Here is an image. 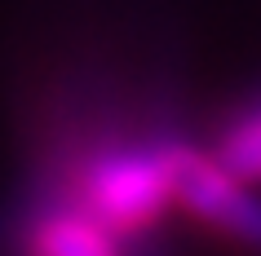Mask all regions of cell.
Instances as JSON below:
<instances>
[{"instance_id": "obj_1", "label": "cell", "mask_w": 261, "mask_h": 256, "mask_svg": "<svg viewBox=\"0 0 261 256\" xmlns=\"http://www.w3.org/2000/svg\"><path fill=\"white\" fill-rule=\"evenodd\" d=\"M186 141L168 133L102 137L54 163V186L111 225L120 239H142L177 208V168Z\"/></svg>"}, {"instance_id": "obj_2", "label": "cell", "mask_w": 261, "mask_h": 256, "mask_svg": "<svg viewBox=\"0 0 261 256\" xmlns=\"http://www.w3.org/2000/svg\"><path fill=\"white\" fill-rule=\"evenodd\" d=\"M177 208L213 234L261 256V194L244 177H234L213 150H199L191 141L177 168Z\"/></svg>"}, {"instance_id": "obj_3", "label": "cell", "mask_w": 261, "mask_h": 256, "mask_svg": "<svg viewBox=\"0 0 261 256\" xmlns=\"http://www.w3.org/2000/svg\"><path fill=\"white\" fill-rule=\"evenodd\" d=\"M124 243L128 239L84 212L54 181L31 199L18 221V256H124Z\"/></svg>"}, {"instance_id": "obj_4", "label": "cell", "mask_w": 261, "mask_h": 256, "mask_svg": "<svg viewBox=\"0 0 261 256\" xmlns=\"http://www.w3.org/2000/svg\"><path fill=\"white\" fill-rule=\"evenodd\" d=\"M213 155L234 177H244L248 186H261V97L226 120V128L217 133Z\"/></svg>"}]
</instances>
